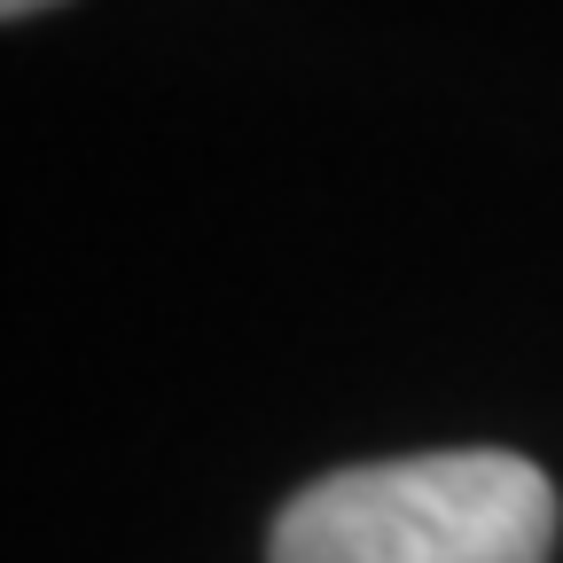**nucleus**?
Returning a JSON list of instances; mask_svg holds the SVG:
<instances>
[{
    "instance_id": "2",
    "label": "nucleus",
    "mask_w": 563,
    "mask_h": 563,
    "mask_svg": "<svg viewBox=\"0 0 563 563\" xmlns=\"http://www.w3.org/2000/svg\"><path fill=\"white\" fill-rule=\"evenodd\" d=\"M40 9H55V0H0V16H9V24H24V16H40Z\"/></svg>"
},
{
    "instance_id": "1",
    "label": "nucleus",
    "mask_w": 563,
    "mask_h": 563,
    "mask_svg": "<svg viewBox=\"0 0 563 563\" xmlns=\"http://www.w3.org/2000/svg\"><path fill=\"white\" fill-rule=\"evenodd\" d=\"M555 485L525 454H407L313 477L266 563H548Z\"/></svg>"
}]
</instances>
